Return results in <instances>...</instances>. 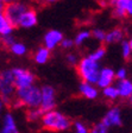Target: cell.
I'll list each match as a JSON object with an SVG mask.
<instances>
[{
    "label": "cell",
    "mask_w": 132,
    "mask_h": 133,
    "mask_svg": "<svg viewBox=\"0 0 132 133\" xmlns=\"http://www.w3.org/2000/svg\"><path fill=\"white\" fill-rule=\"evenodd\" d=\"M113 8V17L124 19L132 14V0H110Z\"/></svg>",
    "instance_id": "obj_9"
},
{
    "label": "cell",
    "mask_w": 132,
    "mask_h": 133,
    "mask_svg": "<svg viewBox=\"0 0 132 133\" xmlns=\"http://www.w3.org/2000/svg\"><path fill=\"white\" fill-rule=\"evenodd\" d=\"M41 103V87L31 84L29 87L16 90V107H24L26 109L37 108Z\"/></svg>",
    "instance_id": "obj_2"
},
{
    "label": "cell",
    "mask_w": 132,
    "mask_h": 133,
    "mask_svg": "<svg viewBox=\"0 0 132 133\" xmlns=\"http://www.w3.org/2000/svg\"><path fill=\"white\" fill-rule=\"evenodd\" d=\"M114 82H116L114 70H113L112 68H108V66L100 68V71H99V75H98V78H96L95 86L99 89H102V88H105V87L114 84Z\"/></svg>",
    "instance_id": "obj_10"
},
{
    "label": "cell",
    "mask_w": 132,
    "mask_h": 133,
    "mask_svg": "<svg viewBox=\"0 0 132 133\" xmlns=\"http://www.w3.org/2000/svg\"><path fill=\"white\" fill-rule=\"evenodd\" d=\"M118 90L119 99L123 100H131L132 97V81L129 77L124 80H118L117 84H114Z\"/></svg>",
    "instance_id": "obj_15"
},
{
    "label": "cell",
    "mask_w": 132,
    "mask_h": 133,
    "mask_svg": "<svg viewBox=\"0 0 132 133\" xmlns=\"http://www.w3.org/2000/svg\"><path fill=\"white\" fill-rule=\"evenodd\" d=\"M16 86L11 69L0 70V99L7 106L16 107Z\"/></svg>",
    "instance_id": "obj_4"
},
{
    "label": "cell",
    "mask_w": 132,
    "mask_h": 133,
    "mask_svg": "<svg viewBox=\"0 0 132 133\" xmlns=\"http://www.w3.org/2000/svg\"><path fill=\"white\" fill-rule=\"evenodd\" d=\"M89 57L93 58L94 61H98L100 62L102 59V58L106 56V48L105 46H99V48H96L95 50H93L91 54H89Z\"/></svg>",
    "instance_id": "obj_24"
},
{
    "label": "cell",
    "mask_w": 132,
    "mask_h": 133,
    "mask_svg": "<svg viewBox=\"0 0 132 133\" xmlns=\"http://www.w3.org/2000/svg\"><path fill=\"white\" fill-rule=\"evenodd\" d=\"M60 46L62 48L63 50H70L73 46H74V42H73V39L63 38L62 41H61V43H60Z\"/></svg>",
    "instance_id": "obj_29"
},
{
    "label": "cell",
    "mask_w": 132,
    "mask_h": 133,
    "mask_svg": "<svg viewBox=\"0 0 132 133\" xmlns=\"http://www.w3.org/2000/svg\"><path fill=\"white\" fill-rule=\"evenodd\" d=\"M63 33L58 30H50L44 35L43 38V46H45L47 49H49L50 51L55 50L56 48L60 45L61 41L63 39Z\"/></svg>",
    "instance_id": "obj_12"
},
{
    "label": "cell",
    "mask_w": 132,
    "mask_h": 133,
    "mask_svg": "<svg viewBox=\"0 0 132 133\" xmlns=\"http://www.w3.org/2000/svg\"><path fill=\"white\" fill-rule=\"evenodd\" d=\"M73 126V133H89L88 126L82 121H75L72 124Z\"/></svg>",
    "instance_id": "obj_26"
},
{
    "label": "cell",
    "mask_w": 132,
    "mask_h": 133,
    "mask_svg": "<svg viewBox=\"0 0 132 133\" xmlns=\"http://www.w3.org/2000/svg\"><path fill=\"white\" fill-rule=\"evenodd\" d=\"M3 3H5V4H7V3H12V1H16V0H1Z\"/></svg>",
    "instance_id": "obj_34"
},
{
    "label": "cell",
    "mask_w": 132,
    "mask_h": 133,
    "mask_svg": "<svg viewBox=\"0 0 132 133\" xmlns=\"http://www.w3.org/2000/svg\"><path fill=\"white\" fill-rule=\"evenodd\" d=\"M101 121L110 130L121 127L123 124H124V118H123V112H121L120 107L113 106V107L108 108L107 111H106V113L104 114V116H102Z\"/></svg>",
    "instance_id": "obj_8"
},
{
    "label": "cell",
    "mask_w": 132,
    "mask_h": 133,
    "mask_svg": "<svg viewBox=\"0 0 132 133\" xmlns=\"http://www.w3.org/2000/svg\"><path fill=\"white\" fill-rule=\"evenodd\" d=\"M110 132H111V130L102 121L96 122V124H94L89 128V133H110Z\"/></svg>",
    "instance_id": "obj_25"
},
{
    "label": "cell",
    "mask_w": 132,
    "mask_h": 133,
    "mask_svg": "<svg viewBox=\"0 0 132 133\" xmlns=\"http://www.w3.org/2000/svg\"><path fill=\"white\" fill-rule=\"evenodd\" d=\"M5 112H6V105L4 103L3 100L0 99V118H1V115H3Z\"/></svg>",
    "instance_id": "obj_32"
},
{
    "label": "cell",
    "mask_w": 132,
    "mask_h": 133,
    "mask_svg": "<svg viewBox=\"0 0 132 133\" xmlns=\"http://www.w3.org/2000/svg\"><path fill=\"white\" fill-rule=\"evenodd\" d=\"M39 121H41L42 127L50 132H66L72 127L73 124L69 116L55 108L43 112Z\"/></svg>",
    "instance_id": "obj_1"
},
{
    "label": "cell",
    "mask_w": 132,
    "mask_h": 133,
    "mask_svg": "<svg viewBox=\"0 0 132 133\" xmlns=\"http://www.w3.org/2000/svg\"><path fill=\"white\" fill-rule=\"evenodd\" d=\"M0 133H20L17 120L14 115L10 112H5L1 115V126H0Z\"/></svg>",
    "instance_id": "obj_11"
},
{
    "label": "cell",
    "mask_w": 132,
    "mask_h": 133,
    "mask_svg": "<svg viewBox=\"0 0 132 133\" xmlns=\"http://www.w3.org/2000/svg\"><path fill=\"white\" fill-rule=\"evenodd\" d=\"M101 94L107 101H111V102H114V101H117V100L119 99L118 90H117V88H116L114 84H111V86H108V87L102 88L101 89Z\"/></svg>",
    "instance_id": "obj_19"
},
{
    "label": "cell",
    "mask_w": 132,
    "mask_h": 133,
    "mask_svg": "<svg viewBox=\"0 0 132 133\" xmlns=\"http://www.w3.org/2000/svg\"><path fill=\"white\" fill-rule=\"evenodd\" d=\"M125 31L120 28H116L112 29L111 31L106 32L105 35V39L104 43L106 44H117V43H120L123 39H125Z\"/></svg>",
    "instance_id": "obj_16"
},
{
    "label": "cell",
    "mask_w": 132,
    "mask_h": 133,
    "mask_svg": "<svg viewBox=\"0 0 132 133\" xmlns=\"http://www.w3.org/2000/svg\"><path fill=\"white\" fill-rule=\"evenodd\" d=\"M1 45H3V37L0 36V46H1Z\"/></svg>",
    "instance_id": "obj_36"
},
{
    "label": "cell",
    "mask_w": 132,
    "mask_h": 133,
    "mask_svg": "<svg viewBox=\"0 0 132 133\" xmlns=\"http://www.w3.org/2000/svg\"><path fill=\"white\" fill-rule=\"evenodd\" d=\"M12 76H13V82L17 89L29 87L31 84L36 83V76L31 70L23 68V66H16L12 68Z\"/></svg>",
    "instance_id": "obj_5"
},
{
    "label": "cell",
    "mask_w": 132,
    "mask_h": 133,
    "mask_svg": "<svg viewBox=\"0 0 132 133\" xmlns=\"http://www.w3.org/2000/svg\"><path fill=\"white\" fill-rule=\"evenodd\" d=\"M121 43V56L124 59H130L132 56V42L130 39H123Z\"/></svg>",
    "instance_id": "obj_23"
},
{
    "label": "cell",
    "mask_w": 132,
    "mask_h": 133,
    "mask_svg": "<svg viewBox=\"0 0 132 133\" xmlns=\"http://www.w3.org/2000/svg\"><path fill=\"white\" fill-rule=\"evenodd\" d=\"M42 114H43V111L39 107L26 109V118L30 122H38L42 118Z\"/></svg>",
    "instance_id": "obj_22"
},
{
    "label": "cell",
    "mask_w": 132,
    "mask_h": 133,
    "mask_svg": "<svg viewBox=\"0 0 132 133\" xmlns=\"http://www.w3.org/2000/svg\"><path fill=\"white\" fill-rule=\"evenodd\" d=\"M91 37H92L91 36V31H88V30L79 31V32L76 33L75 38L73 39L74 45H75V46H82L86 42H88L89 39H91Z\"/></svg>",
    "instance_id": "obj_20"
},
{
    "label": "cell",
    "mask_w": 132,
    "mask_h": 133,
    "mask_svg": "<svg viewBox=\"0 0 132 133\" xmlns=\"http://www.w3.org/2000/svg\"><path fill=\"white\" fill-rule=\"evenodd\" d=\"M79 93L82 97L87 100H96L100 95L99 88L93 84V83H88V82H81L79 86Z\"/></svg>",
    "instance_id": "obj_14"
},
{
    "label": "cell",
    "mask_w": 132,
    "mask_h": 133,
    "mask_svg": "<svg viewBox=\"0 0 132 133\" xmlns=\"http://www.w3.org/2000/svg\"><path fill=\"white\" fill-rule=\"evenodd\" d=\"M28 8H29V6L25 3H22V1L16 0V1H12V3L5 4L3 13L5 14V17L10 20V23L13 25L14 28H17L20 16H22Z\"/></svg>",
    "instance_id": "obj_6"
},
{
    "label": "cell",
    "mask_w": 132,
    "mask_h": 133,
    "mask_svg": "<svg viewBox=\"0 0 132 133\" xmlns=\"http://www.w3.org/2000/svg\"><path fill=\"white\" fill-rule=\"evenodd\" d=\"M56 90L50 84H44L41 87V103L39 108L43 112L54 109L56 107Z\"/></svg>",
    "instance_id": "obj_7"
},
{
    "label": "cell",
    "mask_w": 132,
    "mask_h": 133,
    "mask_svg": "<svg viewBox=\"0 0 132 133\" xmlns=\"http://www.w3.org/2000/svg\"><path fill=\"white\" fill-rule=\"evenodd\" d=\"M4 6H5V3H3V1L0 0V12H3V10H4Z\"/></svg>",
    "instance_id": "obj_33"
},
{
    "label": "cell",
    "mask_w": 132,
    "mask_h": 133,
    "mask_svg": "<svg viewBox=\"0 0 132 133\" xmlns=\"http://www.w3.org/2000/svg\"><path fill=\"white\" fill-rule=\"evenodd\" d=\"M14 26L10 23V20L5 17L3 12H0V36H7V35H12L14 30Z\"/></svg>",
    "instance_id": "obj_18"
},
{
    "label": "cell",
    "mask_w": 132,
    "mask_h": 133,
    "mask_svg": "<svg viewBox=\"0 0 132 133\" xmlns=\"http://www.w3.org/2000/svg\"><path fill=\"white\" fill-rule=\"evenodd\" d=\"M105 35H106V32L102 29H94L93 31H91V36L98 42H104Z\"/></svg>",
    "instance_id": "obj_27"
},
{
    "label": "cell",
    "mask_w": 132,
    "mask_h": 133,
    "mask_svg": "<svg viewBox=\"0 0 132 133\" xmlns=\"http://www.w3.org/2000/svg\"><path fill=\"white\" fill-rule=\"evenodd\" d=\"M45 1H48V3H55V1H57V0H45Z\"/></svg>",
    "instance_id": "obj_35"
},
{
    "label": "cell",
    "mask_w": 132,
    "mask_h": 133,
    "mask_svg": "<svg viewBox=\"0 0 132 133\" xmlns=\"http://www.w3.org/2000/svg\"><path fill=\"white\" fill-rule=\"evenodd\" d=\"M50 58H51V51L49 49H47L45 46L37 48V50L33 52V61L39 65L48 63Z\"/></svg>",
    "instance_id": "obj_17"
},
{
    "label": "cell",
    "mask_w": 132,
    "mask_h": 133,
    "mask_svg": "<svg viewBox=\"0 0 132 133\" xmlns=\"http://www.w3.org/2000/svg\"><path fill=\"white\" fill-rule=\"evenodd\" d=\"M38 23V17L35 10L29 7L24 13L20 16L19 20H18V25L17 28H23V29H31Z\"/></svg>",
    "instance_id": "obj_13"
},
{
    "label": "cell",
    "mask_w": 132,
    "mask_h": 133,
    "mask_svg": "<svg viewBox=\"0 0 132 133\" xmlns=\"http://www.w3.org/2000/svg\"><path fill=\"white\" fill-rule=\"evenodd\" d=\"M16 42V38L13 37V35H7V36H4L3 37V45L5 48H10L12 44Z\"/></svg>",
    "instance_id": "obj_31"
},
{
    "label": "cell",
    "mask_w": 132,
    "mask_h": 133,
    "mask_svg": "<svg viewBox=\"0 0 132 133\" xmlns=\"http://www.w3.org/2000/svg\"><path fill=\"white\" fill-rule=\"evenodd\" d=\"M114 74H116V80H124V78H127V75H129V72H127V69L126 68H119L117 71H114Z\"/></svg>",
    "instance_id": "obj_30"
},
{
    "label": "cell",
    "mask_w": 132,
    "mask_h": 133,
    "mask_svg": "<svg viewBox=\"0 0 132 133\" xmlns=\"http://www.w3.org/2000/svg\"><path fill=\"white\" fill-rule=\"evenodd\" d=\"M8 50L11 51L12 54H13L14 56H25L26 54H28V46L24 44V43H22V42H14L13 44L11 45V46L8 48Z\"/></svg>",
    "instance_id": "obj_21"
},
{
    "label": "cell",
    "mask_w": 132,
    "mask_h": 133,
    "mask_svg": "<svg viewBox=\"0 0 132 133\" xmlns=\"http://www.w3.org/2000/svg\"><path fill=\"white\" fill-rule=\"evenodd\" d=\"M66 62L69 64V65L75 66L76 63L79 62V56H77L75 52H68L66 55Z\"/></svg>",
    "instance_id": "obj_28"
},
{
    "label": "cell",
    "mask_w": 132,
    "mask_h": 133,
    "mask_svg": "<svg viewBox=\"0 0 132 133\" xmlns=\"http://www.w3.org/2000/svg\"><path fill=\"white\" fill-rule=\"evenodd\" d=\"M75 68H76V72L79 77L82 80V82L95 84L101 65H100V62L94 61L89 56H86V57L79 59Z\"/></svg>",
    "instance_id": "obj_3"
}]
</instances>
